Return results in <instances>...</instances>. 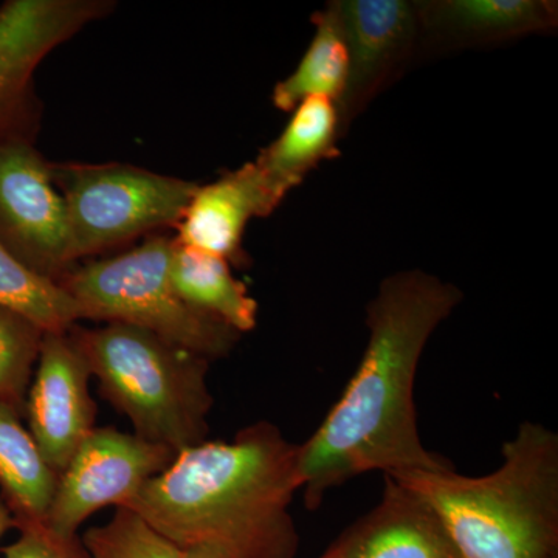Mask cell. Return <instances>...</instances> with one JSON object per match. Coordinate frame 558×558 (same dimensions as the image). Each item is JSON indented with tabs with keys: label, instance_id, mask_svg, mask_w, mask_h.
I'll return each mask as SVG.
<instances>
[{
	"label": "cell",
	"instance_id": "cell-17",
	"mask_svg": "<svg viewBox=\"0 0 558 558\" xmlns=\"http://www.w3.org/2000/svg\"><path fill=\"white\" fill-rule=\"evenodd\" d=\"M21 417L20 411L0 403V498L16 524L46 521L60 480Z\"/></svg>",
	"mask_w": 558,
	"mask_h": 558
},
{
	"label": "cell",
	"instance_id": "cell-5",
	"mask_svg": "<svg viewBox=\"0 0 558 558\" xmlns=\"http://www.w3.org/2000/svg\"><path fill=\"white\" fill-rule=\"evenodd\" d=\"M171 255L172 241L157 236L116 258L70 270L60 282L81 318L149 330L208 362L227 357L241 333L180 299Z\"/></svg>",
	"mask_w": 558,
	"mask_h": 558
},
{
	"label": "cell",
	"instance_id": "cell-11",
	"mask_svg": "<svg viewBox=\"0 0 558 558\" xmlns=\"http://www.w3.org/2000/svg\"><path fill=\"white\" fill-rule=\"evenodd\" d=\"M89 366L72 336L44 333L24 414L36 446L58 475L94 432Z\"/></svg>",
	"mask_w": 558,
	"mask_h": 558
},
{
	"label": "cell",
	"instance_id": "cell-19",
	"mask_svg": "<svg viewBox=\"0 0 558 558\" xmlns=\"http://www.w3.org/2000/svg\"><path fill=\"white\" fill-rule=\"evenodd\" d=\"M0 307L27 319L44 333H68L81 314L61 282L44 277L0 242Z\"/></svg>",
	"mask_w": 558,
	"mask_h": 558
},
{
	"label": "cell",
	"instance_id": "cell-15",
	"mask_svg": "<svg viewBox=\"0 0 558 558\" xmlns=\"http://www.w3.org/2000/svg\"><path fill=\"white\" fill-rule=\"evenodd\" d=\"M281 135L255 160L279 202L322 161L339 156V112L329 98L312 97L292 110Z\"/></svg>",
	"mask_w": 558,
	"mask_h": 558
},
{
	"label": "cell",
	"instance_id": "cell-16",
	"mask_svg": "<svg viewBox=\"0 0 558 558\" xmlns=\"http://www.w3.org/2000/svg\"><path fill=\"white\" fill-rule=\"evenodd\" d=\"M171 279L180 299L238 333L258 323V303L234 278L229 260L172 241Z\"/></svg>",
	"mask_w": 558,
	"mask_h": 558
},
{
	"label": "cell",
	"instance_id": "cell-10",
	"mask_svg": "<svg viewBox=\"0 0 558 558\" xmlns=\"http://www.w3.org/2000/svg\"><path fill=\"white\" fill-rule=\"evenodd\" d=\"M328 5L348 50L347 87L337 102L341 132L407 64L421 27L416 2L336 0Z\"/></svg>",
	"mask_w": 558,
	"mask_h": 558
},
{
	"label": "cell",
	"instance_id": "cell-13",
	"mask_svg": "<svg viewBox=\"0 0 558 558\" xmlns=\"http://www.w3.org/2000/svg\"><path fill=\"white\" fill-rule=\"evenodd\" d=\"M279 204L263 172L255 161H250L216 182L197 186L180 220L175 242L229 263H241L248 220L267 218Z\"/></svg>",
	"mask_w": 558,
	"mask_h": 558
},
{
	"label": "cell",
	"instance_id": "cell-6",
	"mask_svg": "<svg viewBox=\"0 0 558 558\" xmlns=\"http://www.w3.org/2000/svg\"><path fill=\"white\" fill-rule=\"evenodd\" d=\"M68 209L70 259L179 226L197 183L130 165H50Z\"/></svg>",
	"mask_w": 558,
	"mask_h": 558
},
{
	"label": "cell",
	"instance_id": "cell-3",
	"mask_svg": "<svg viewBox=\"0 0 558 558\" xmlns=\"http://www.w3.org/2000/svg\"><path fill=\"white\" fill-rule=\"evenodd\" d=\"M483 476L392 473L435 510L462 558H558V435L526 421Z\"/></svg>",
	"mask_w": 558,
	"mask_h": 558
},
{
	"label": "cell",
	"instance_id": "cell-9",
	"mask_svg": "<svg viewBox=\"0 0 558 558\" xmlns=\"http://www.w3.org/2000/svg\"><path fill=\"white\" fill-rule=\"evenodd\" d=\"M0 242L58 282L72 264L68 209L31 140L0 143Z\"/></svg>",
	"mask_w": 558,
	"mask_h": 558
},
{
	"label": "cell",
	"instance_id": "cell-14",
	"mask_svg": "<svg viewBox=\"0 0 558 558\" xmlns=\"http://www.w3.org/2000/svg\"><path fill=\"white\" fill-rule=\"evenodd\" d=\"M416 10L421 32L449 46L505 43L557 25V3L546 0H429Z\"/></svg>",
	"mask_w": 558,
	"mask_h": 558
},
{
	"label": "cell",
	"instance_id": "cell-12",
	"mask_svg": "<svg viewBox=\"0 0 558 558\" xmlns=\"http://www.w3.org/2000/svg\"><path fill=\"white\" fill-rule=\"evenodd\" d=\"M319 558H462L417 494L385 475L379 505L341 532Z\"/></svg>",
	"mask_w": 558,
	"mask_h": 558
},
{
	"label": "cell",
	"instance_id": "cell-20",
	"mask_svg": "<svg viewBox=\"0 0 558 558\" xmlns=\"http://www.w3.org/2000/svg\"><path fill=\"white\" fill-rule=\"evenodd\" d=\"M44 332L0 307V403L24 414Z\"/></svg>",
	"mask_w": 558,
	"mask_h": 558
},
{
	"label": "cell",
	"instance_id": "cell-21",
	"mask_svg": "<svg viewBox=\"0 0 558 558\" xmlns=\"http://www.w3.org/2000/svg\"><path fill=\"white\" fill-rule=\"evenodd\" d=\"M83 545L92 558H182V549L126 508L117 509L102 526L90 527Z\"/></svg>",
	"mask_w": 558,
	"mask_h": 558
},
{
	"label": "cell",
	"instance_id": "cell-23",
	"mask_svg": "<svg viewBox=\"0 0 558 558\" xmlns=\"http://www.w3.org/2000/svg\"><path fill=\"white\" fill-rule=\"evenodd\" d=\"M14 526H16V523H14L13 513L10 512V509L7 508L5 502H3L2 498H0V542H2V538L5 537L7 532H9L10 529H13Z\"/></svg>",
	"mask_w": 558,
	"mask_h": 558
},
{
	"label": "cell",
	"instance_id": "cell-22",
	"mask_svg": "<svg viewBox=\"0 0 558 558\" xmlns=\"http://www.w3.org/2000/svg\"><path fill=\"white\" fill-rule=\"evenodd\" d=\"M14 529L20 537L0 549L3 558H92L78 535L64 537L44 521H24Z\"/></svg>",
	"mask_w": 558,
	"mask_h": 558
},
{
	"label": "cell",
	"instance_id": "cell-1",
	"mask_svg": "<svg viewBox=\"0 0 558 558\" xmlns=\"http://www.w3.org/2000/svg\"><path fill=\"white\" fill-rule=\"evenodd\" d=\"M464 293L427 271H398L366 306L368 343L343 395L299 447L300 490L317 510L332 488L363 473L453 469L425 449L414 385L424 349Z\"/></svg>",
	"mask_w": 558,
	"mask_h": 558
},
{
	"label": "cell",
	"instance_id": "cell-7",
	"mask_svg": "<svg viewBox=\"0 0 558 558\" xmlns=\"http://www.w3.org/2000/svg\"><path fill=\"white\" fill-rule=\"evenodd\" d=\"M174 451L113 427L94 428L58 480L44 523L64 537L98 510L128 508L154 476L174 459Z\"/></svg>",
	"mask_w": 558,
	"mask_h": 558
},
{
	"label": "cell",
	"instance_id": "cell-24",
	"mask_svg": "<svg viewBox=\"0 0 558 558\" xmlns=\"http://www.w3.org/2000/svg\"><path fill=\"white\" fill-rule=\"evenodd\" d=\"M182 558H227L218 550L209 548L182 549Z\"/></svg>",
	"mask_w": 558,
	"mask_h": 558
},
{
	"label": "cell",
	"instance_id": "cell-2",
	"mask_svg": "<svg viewBox=\"0 0 558 558\" xmlns=\"http://www.w3.org/2000/svg\"><path fill=\"white\" fill-rule=\"evenodd\" d=\"M299 447L266 421L229 442L204 440L175 453L126 509L180 549L295 558L300 537L290 506L300 490Z\"/></svg>",
	"mask_w": 558,
	"mask_h": 558
},
{
	"label": "cell",
	"instance_id": "cell-8",
	"mask_svg": "<svg viewBox=\"0 0 558 558\" xmlns=\"http://www.w3.org/2000/svg\"><path fill=\"white\" fill-rule=\"evenodd\" d=\"M110 9L102 0H9L0 7V143L32 142L36 69Z\"/></svg>",
	"mask_w": 558,
	"mask_h": 558
},
{
	"label": "cell",
	"instance_id": "cell-4",
	"mask_svg": "<svg viewBox=\"0 0 558 558\" xmlns=\"http://www.w3.org/2000/svg\"><path fill=\"white\" fill-rule=\"evenodd\" d=\"M113 409L135 435L179 451L204 442L213 409L207 359L149 330L108 323L72 336Z\"/></svg>",
	"mask_w": 558,
	"mask_h": 558
},
{
	"label": "cell",
	"instance_id": "cell-18",
	"mask_svg": "<svg viewBox=\"0 0 558 558\" xmlns=\"http://www.w3.org/2000/svg\"><path fill=\"white\" fill-rule=\"evenodd\" d=\"M315 32L307 50L288 78L275 86L274 105L292 112L312 97L340 101L348 81V50L329 5L315 13Z\"/></svg>",
	"mask_w": 558,
	"mask_h": 558
}]
</instances>
